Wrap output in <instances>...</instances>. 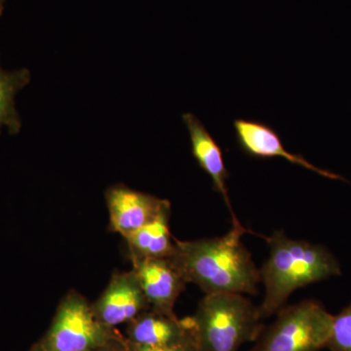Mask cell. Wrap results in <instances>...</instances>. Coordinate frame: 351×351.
Wrapping results in <instances>:
<instances>
[{"mask_svg": "<svg viewBox=\"0 0 351 351\" xmlns=\"http://www.w3.org/2000/svg\"><path fill=\"white\" fill-rule=\"evenodd\" d=\"M248 230L239 221L223 237L180 241L170 258L186 283H193L206 295H257L262 282L242 237Z\"/></svg>", "mask_w": 351, "mask_h": 351, "instance_id": "1", "label": "cell"}, {"mask_svg": "<svg viewBox=\"0 0 351 351\" xmlns=\"http://www.w3.org/2000/svg\"><path fill=\"white\" fill-rule=\"evenodd\" d=\"M267 241L269 257L261 269L265 293L258 306L263 320L283 308L298 289L341 274L336 258L320 245L288 239L282 230Z\"/></svg>", "mask_w": 351, "mask_h": 351, "instance_id": "2", "label": "cell"}, {"mask_svg": "<svg viewBox=\"0 0 351 351\" xmlns=\"http://www.w3.org/2000/svg\"><path fill=\"white\" fill-rule=\"evenodd\" d=\"M189 319L199 351H239L263 329L258 306L241 294L205 295Z\"/></svg>", "mask_w": 351, "mask_h": 351, "instance_id": "3", "label": "cell"}, {"mask_svg": "<svg viewBox=\"0 0 351 351\" xmlns=\"http://www.w3.org/2000/svg\"><path fill=\"white\" fill-rule=\"evenodd\" d=\"M263 327L252 351H318L327 348L334 316L320 302L307 300L284 306Z\"/></svg>", "mask_w": 351, "mask_h": 351, "instance_id": "4", "label": "cell"}, {"mask_svg": "<svg viewBox=\"0 0 351 351\" xmlns=\"http://www.w3.org/2000/svg\"><path fill=\"white\" fill-rule=\"evenodd\" d=\"M122 338L98 320L86 298L71 290L40 343L47 351H94Z\"/></svg>", "mask_w": 351, "mask_h": 351, "instance_id": "5", "label": "cell"}, {"mask_svg": "<svg viewBox=\"0 0 351 351\" xmlns=\"http://www.w3.org/2000/svg\"><path fill=\"white\" fill-rule=\"evenodd\" d=\"M110 230L125 239L156 219L171 203L149 193L130 189L125 184L110 186L105 193Z\"/></svg>", "mask_w": 351, "mask_h": 351, "instance_id": "6", "label": "cell"}, {"mask_svg": "<svg viewBox=\"0 0 351 351\" xmlns=\"http://www.w3.org/2000/svg\"><path fill=\"white\" fill-rule=\"evenodd\" d=\"M91 306L98 320L112 329L131 322L151 307L133 269L115 272L103 294Z\"/></svg>", "mask_w": 351, "mask_h": 351, "instance_id": "7", "label": "cell"}, {"mask_svg": "<svg viewBox=\"0 0 351 351\" xmlns=\"http://www.w3.org/2000/svg\"><path fill=\"white\" fill-rule=\"evenodd\" d=\"M149 306L174 313V306L186 288V281L170 258L131 260Z\"/></svg>", "mask_w": 351, "mask_h": 351, "instance_id": "8", "label": "cell"}, {"mask_svg": "<svg viewBox=\"0 0 351 351\" xmlns=\"http://www.w3.org/2000/svg\"><path fill=\"white\" fill-rule=\"evenodd\" d=\"M235 138L242 152L253 158L267 159L281 157L295 165L302 166L326 177L338 178L315 167L300 154H291L284 147L276 129L258 120L237 119L233 121Z\"/></svg>", "mask_w": 351, "mask_h": 351, "instance_id": "9", "label": "cell"}, {"mask_svg": "<svg viewBox=\"0 0 351 351\" xmlns=\"http://www.w3.org/2000/svg\"><path fill=\"white\" fill-rule=\"evenodd\" d=\"M189 317L179 319L174 313L149 307L128 323L127 341L134 345L167 346L193 336Z\"/></svg>", "mask_w": 351, "mask_h": 351, "instance_id": "10", "label": "cell"}, {"mask_svg": "<svg viewBox=\"0 0 351 351\" xmlns=\"http://www.w3.org/2000/svg\"><path fill=\"white\" fill-rule=\"evenodd\" d=\"M182 120L188 128L191 138V152L201 169L206 172L213 182L215 191L223 195L226 206L232 217V223L239 221L230 204L226 181L230 172L226 169L223 154L216 140L208 132L206 127L193 113H184Z\"/></svg>", "mask_w": 351, "mask_h": 351, "instance_id": "11", "label": "cell"}, {"mask_svg": "<svg viewBox=\"0 0 351 351\" xmlns=\"http://www.w3.org/2000/svg\"><path fill=\"white\" fill-rule=\"evenodd\" d=\"M171 207L147 226L125 237L129 258H170L176 251V239L170 232Z\"/></svg>", "mask_w": 351, "mask_h": 351, "instance_id": "12", "label": "cell"}, {"mask_svg": "<svg viewBox=\"0 0 351 351\" xmlns=\"http://www.w3.org/2000/svg\"><path fill=\"white\" fill-rule=\"evenodd\" d=\"M31 82L29 69L6 71L0 66V134L6 127L9 134L19 133L22 121L16 110L15 96Z\"/></svg>", "mask_w": 351, "mask_h": 351, "instance_id": "13", "label": "cell"}, {"mask_svg": "<svg viewBox=\"0 0 351 351\" xmlns=\"http://www.w3.org/2000/svg\"><path fill=\"white\" fill-rule=\"evenodd\" d=\"M327 348L332 351H351V304L334 316Z\"/></svg>", "mask_w": 351, "mask_h": 351, "instance_id": "14", "label": "cell"}, {"mask_svg": "<svg viewBox=\"0 0 351 351\" xmlns=\"http://www.w3.org/2000/svg\"><path fill=\"white\" fill-rule=\"evenodd\" d=\"M125 351H199L195 339V336L189 337L181 343L167 346H145L134 345L126 339Z\"/></svg>", "mask_w": 351, "mask_h": 351, "instance_id": "15", "label": "cell"}, {"mask_svg": "<svg viewBox=\"0 0 351 351\" xmlns=\"http://www.w3.org/2000/svg\"><path fill=\"white\" fill-rule=\"evenodd\" d=\"M126 339L122 338L94 351H125Z\"/></svg>", "mask_w": 351, "mask_h": 351, "instance_id": "16", "label": "cell"}, {"mask_svg": "<svg viewBox=\"0 0 351 351\" xmlns=\"http://www.w3.org/2000/svg\"><path fill=\"white\" fill-rule=\"evenodd\" d=\"M31 351H47L44 348V346L41 345V343H38V345H36V346H34L32 348V350Z\"/></svg>", "mask_w": 351, "mask_h": 351, "instance_id": "17", "label": "cell"}, {"mask_svg": "<svg viewBox=\"0 0 351 351\" xmlns=\"http://www.w3.org/2000/svg\"><path fill=\"white\" fill-rule=\"evenodd\" d=\"M2 9H3V0H0V14L2 12Z\"/></svg>", "mask_w": 351, "mask_h": 351, "instance_id": "18", "label": "cell"}]
</instances>
